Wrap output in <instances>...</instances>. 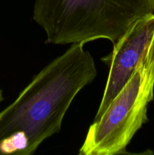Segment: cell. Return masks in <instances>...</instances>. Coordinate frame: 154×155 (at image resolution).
Instances as JSON below:
<instances>
[{"mask_svg":"<svg viewBox=\"0 0 154 155\" xmlns=\"http://www.w3.org/2000/svg\"><path fill=\"white\" fill-rule=\"evenodd\" d=\"M154 14V0H36L33 19L45 42L81 43L100 39L116 43L139 18Z\"/></svg>","mask_w":154,"mask_h":155,"instance_id":"7a4b0ae2","label":"cell"},{"mask_svg":"<svg viewBox=\"0 0 154 155\" xmlns=\"http://www.w3.org/2000/svg\"><path fill=\"white\" fill-rule=\"evenodd\" d=\"M3 100V94H2V91L1 88H0V103Z\"/></svg>","mask_w":154,"mask_h":155,"instance_id":"5b68a950","label":"cell"},{"mask_svg":"<svg viewBox=\"0 0 154 155\" xmlns=\"http://www.w3.org/2000/svg\"><path fill=\"white\" fill-rule=\"evenodd\" d=\"M154 44V14L139 18L101 58L110 68L104 95L95 115L98 119L132 76L140 60Z\"/></svg>","mask_w":154,"mask_h":155,"instance_id":"277c9868","label":"cell"},{"mask_svg":"<svg viewBox=\"0 0 154 155\" xmlns=\"http://www.w3.org/2000/svg\"><path fill=\"white\" fill-rule=\"evenodd\" d=\"M154 98V44L122 90L90 126L79 155L125 154L135 133L148 121Z\"/></svg>","mask_w":154,"mask_h":155,"instance_id":"3957f363","label":"cell"},{"mask_svg":"<svg viewBox=\"0 0 154 155\" xmlns=\"http://www.w3.org/2000/svg\"><path fill=\"white\" fill-rule=\"evenodd\" d=\"M96 76L95 61L84 44H72L0 112V155L34 154L60 132L71 103Z\"/></svg>","mask_w":154,"mask_h":155,"instance_id":"6da1fadb","label":"cell"}]
</instances>
